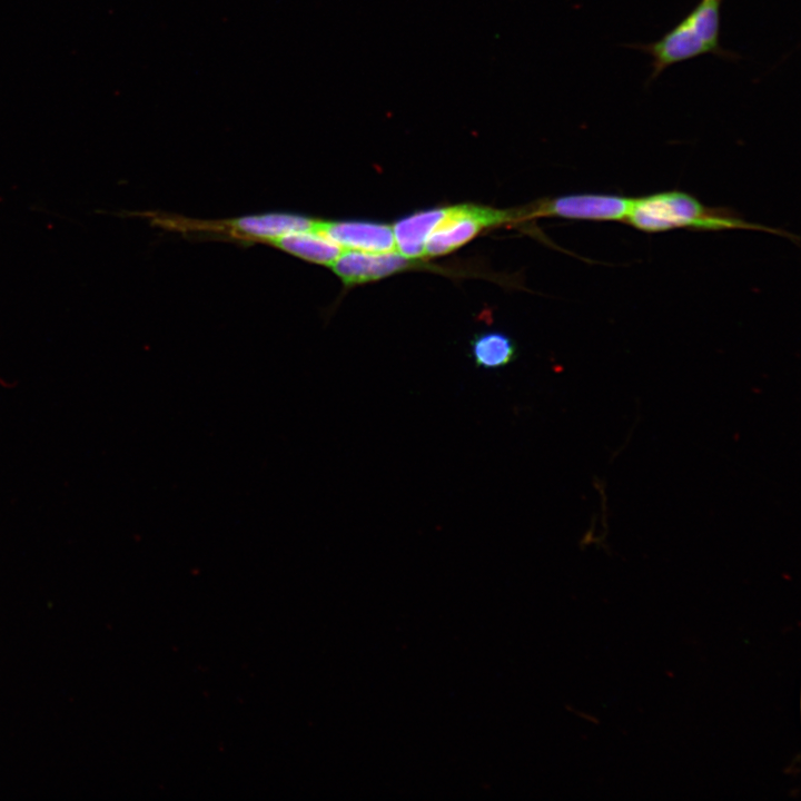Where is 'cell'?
<instances>
[{
  "mask_svg": "<svg viewBox=\"0 0 801 801\" xmlns=\"http://www.w3.org/2000/svg\"><path fill=\"white\" fill-rule=\"evenodd\" d=\"M625 224L644 233H662L675 228L719 231L750 229L792 238L785 231L744 220L726 207H711L694 196L666 190L632 198Z\"/></svg>",
  "mask_w": 801,
  "mask_h": 801,
  "instance_id": "6da1fadb",
  "label": "cell"
},
{
  "mask_svg": "<svg viewBox=\"0 0 801 801\" xmlns=\"http://www.w3.org/2000/svg\"><path fill=\"white\" fill-rule=\"evenodd\" d=\"M471 356L478 367L500 368L515 358L516 347L507 335L500 332H486L472 339Z\"/></svg>",
  "mask_w": 801,
  "mask_h": 801,
  "instance_id": "30bf717a",
  "label": "cell"
},
{
  "mask_svg": "<svg viewBox=\"0 0 801 801\" xmlns=\"http://www.w3.org/2000/svg\"><path fill=\"white\" fill-rule=\"evenodd\" d=\"M511 211L476 205L449 207L445 219L432 231L425 245V256L433 257L453 251L474 238L484 228L513 218Z\"/></svg>",
  "mask_w": 801,
  "mask_h": 801,
  "instance_id": "3957f363",
  "label": "cell"
},
{
  "mask_svg": "<svg viewBox=\"0 0 801 801\" xmlns=\"http://www.w3.org/2000/svg\"><path fill=\"white\" fill-rule=\"evenodd\" d=\"M631 197L612 194H575L544 200L537 206L541 216L595 221H624Z\"/></svg>",
  "mask_w": 801,
  "mask_h": 801,
  "instance_id": "277c9868",
  "label": "cell"
},
{
  "mask_svg": "<svg viewBox=\"0 0 801 801\" xmlns=\"http://www.w3.org/2000/svg\"><path fill=\"white\" fill-rule=\"evenodd\" d=\"M408 265L400 254L343 249L330 265L345 285H359L389 276Z\"/></svg>",
  "mask_w": 801,
  "mask_h": 801,
  "instance_id": "8992f818",
  "label": "cell"
},
{
  "mask_svg": "<svg viewBox=\"0 0 801 801\" xmlns=\"http://www.w3.org/2000/svg\"><path fill=\"white\" fill-rule=\"evenodd\" d=\"M283 250L301 259L330 266L340 255V248L316 226L289 233L273 241Z\"/></svg>",
  "mask_w": 801,
  "mask_h": 801,
  "instance_id": "9c48e42d",
  "label": "cell"
},
{
  "mask_svg": "<svg viewBox=\"0 0 801 801\" xmlns=\"http://www.w3.org/2000/svg\"><path fill=\"white\" fill-rule=\"evenodd\" d=\"M314 224L315 220L310 218L283 212L246 216L229 222L240 236L271 243L289 233L310 228Z\"/></svg>",
  "mask_w": 801,
  "mask_h": 801,
  "instance_id": "ba28073f",
  "label": "cell"
},
{
  "mask_svg": "<svg viewBox=\"0 0 801 801\" xmlns=\"http://www.w3.org/2000/svg\"><path fill=\"white\" fill-rule=\"evenodd\" d=\"M316 226L343 249L389 253L396 249L393 228L374 221H316Z\"/></svg>",
  "mask_w": 801,
  "mask_h": 801,
  "instance_id": "5b68a950",
  "label": "cell"
},
{
  "mask_svg": "<svg viewBox=\"0 0 801 801\" xmlns=\"http://www.w3.org/2000/svg\"><path fill=\"white\" fill-rule=\"evenodd\" d=\"M724 0H699L698 3L660 39L627 46L651 57L647 83L666 68L704 55L736 61L740 56L721 46V8Z\"/></svg>",
  "mask_w": 801,
  "mask_h": 801,
  "instance_id": "7a4b0ae2",
  "label": "cell"
},
{
  "mask_svg": "<svg viewBox=\"0 0 801 801\" xmlns=\"http://www.w3.org/2000/svg\"><path fill=\"white\" fill-rule=\"evenodd\" d=\"M449 207L421 210L403 217L393 228L395 247L407 259L425 256V245L432 231L445 219Z\"/></svg>",
  "mask_w": 801,
  "mask_h": 801,
  "instance_id": "52a82bcc",
  "label": "cell"
}]
</instances>
